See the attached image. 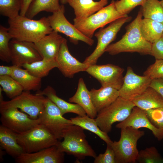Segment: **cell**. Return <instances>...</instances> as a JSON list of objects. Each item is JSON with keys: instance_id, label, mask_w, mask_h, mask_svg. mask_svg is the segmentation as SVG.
Returning a JSON list of instances; mask_svg holds the SVG:
<instances>
[{"instance_id": "obj_38", "label": "cell", "mask_w": 163, "mask_h": 163, "mask_svg": "<svg viewBox=\"0 0 163 163\" xmlns=\"http://www.w3.org/2000/svg\"><path fill=\"white\" fill-rule=\"evenodd\" d=\"M145 111L148 118L152 123L157 128L163 129V107Z\"/></svg>"}, {"instance_id": "obj_31", "label": "cell", "mask_w": 163, "mask_h": 163, "mask_svg": "<svg viewBox=\"0 0 163 163\" xmlns=\"http://www.w3.org/2000/svg\"><path fill=\"white\" fill-rule=\"evenodd\" d=\"M144 18L163 23V8L158 0H146L140 9Z\"/></svg>"}, {"instance_id": "obj_11", "label": "cell", "mask_w": 163, "mask_h": 163, "mask_svg": "<svg viewBox=\"0 0 163 163\" xmlns=\"http://www.w3.org/2000/svg\"><path fill=\"white\" fill-rule=\"evenodd\" d=\"M65 11L64 6L62 4L58 11L47 17L53 30L66 35L70 41L75 44H77L80 41L90 46L93 45L94 40L84 35L74 24L69 22L65 16Z\"/></svg>"}, {"instance_id": "obj_1", "label": "cell", "mask_w": 163, "mask_h": 163, "mask_svg": "<svg viewBox=\"0 0 163 163\" xmlns=\"http://www.w3.org/2000/svg\"><path fill=\"white\" fill-rule=\"evenodd\" d=\"M8 23L12 38L19 41L34 43L53 30L47 17L34 20L19 14L8 18Z\"/></svg>"}, {"instance_id": "obj_3", "label": "cell", "mask_w": 163, "mask_h": 163, "mask_svg": "<svg viewBox=\"0 0 163 163\" xmlns=\"http://www.w3.org/2000/svg\"><path fill=\"white\" fill-rule=\"evenodd\" d=\"M84 130L77 125L69 126L63 131V140L59 141L57 146L62 152L79 160L87 157L94 158L96 154L86 139Z\"/></svg>"}, {"instance_id": "obj_40", "label": "cell", "mask_w": 163, "mask_h": 163, "mask_svg": "<svg viewBox=\"0 0 163 163\" xmlns=\"http://www.w3.org/2000/svg\"><path fill=\"white\" fill-rule=\"evenodd\" d=\"M151 55L155 59H163V38L161 37L152 44Z\"/></svg>"}, {"instance_id": "obj_9", "label": "cell", "mask_w": 163, "mask_h": 163, "mask_svg": "<svg viewBox=\"0 0 163 163\" xmlns=\"http://www.w3.org/2000/svg\"><path fill=\"white\" fill-rule=\"evenodd\" d=\"M46 97L44 107L39 117L40 124L60 140L63 139L64 130L73 124L71 120L63 117L57 106Z\"/></svg>"}, {"instance_id": "obj_26", "label": "cell", "mask_w": 163, "mask_h": 163, "mask_svg": "<svg viewBox=\"0 0 163 163\" xmlns=\"http://www.w3.org/2000/svg\"><path fill=\"white\" fill-rule=\"evenodd\" d=\"M12 66L11 76L20 84L24 91L40 90L41 85V78L32 75L26 69Z\"/></svg>"}, {"instance_id": "obj_19", "label": "cell", "mask_w": 163, "mask_h": 163, "mask_svg": "<svg viewBox=\"0 0 163 163\" xmlns=\"http://www.w3.org/2000/svg\"><path fill=\"white\" fill-rule=\"evenodd\" d=\"M65 39L58 32L53 30L34 44L43 58L56 60L61 45Z\"/></svg>"}, {"instance_id": "obj_10", "label": "cell", "mask_w": 163, "mask_h": 163, "mask_svg": "<svg viewBox=\"0 0 163 163\" xmlns=\"http://www.w3.org/2000/svg\"><path fill=\"white\" fill-rule=\"evenodd\" d=\"M46 97L24 91L10 101L0 102V110L10 108L20 109L33 119H38L44 107Z\"/></svg>"}, {"instance_id": "obj_13", "label": "cell", "mask_w": 163, "mask_h": 163, "mask_svg": "<svg viewBox=\"0 0 163 163\" xmlns=\"http://www.w3.org/2000/svg\"><path fill=\"white\" fill-rule=\"evenodd\" d=\"M0 112L1 124L18 134L25 132L40 124L39 118L32 119L17 108L0 110Z\"/></svg>"}, {"instance_id": "obj_35", "label": "cell", "mask_w": 163, "mask_h": 163, "mask_svg": "<svg viewBox=\"0 0 163 163\" xmlns=\"http://www.w3.org/2000/svg\"><path fill=\"white\" fill-rule=\"evenodd\" d=\"M136 162L140 163H163V158L154 146L139 152Z\"/></svg>"}, {"instance_id": "obj_21", "label": "cell", "mask_w": 163, "mask_h": 163, "mask_svg": "<svg viewBox=\"0 0 163 163\" xmlns=\"http://www.w3.org/2000/svg\"><path fill=\"white\" fill-rule=\"evenodd\" d=\"M91 100L97 112L108 106L120 96L119 90L110 87H102L90 91Z\"/></svg>"}, {"instance_id": "obj_41", "label": "cell", "mask_w": 163, "mask_h": 163, "mask_svg": "<svg viewBox=\"0 0 163 163\" xmlns=\"http://www.w3.org/2000/svg\"><path fill=\"white\" fill-rule=\"evenodd\" d=\"M149 87L155 89L163 98V78L152 80Z\"/></svg>"}, {"instance_id": "obj_32", "label": "cell", "mask_w": 163, "mask_h": 163, "mask_svg": "<svg viewBox=\"0 0 163 163\" xmlns=\"http://www.w3.org/2000/svg\"><path fill=\"white\" fill-rule=\"evenodd\" d=\"M0 85L3 91L11 99L20 94L24 91L22 87L11 76H0Z\"/></svg>"}, {"instance_id": "obj_46", "label": "cell", "mask_w": 163, "mask_h": 163, "mask_svg": "<svg viewBox=\"0 0 163 163\" xmlns=\"http://www.w3.org/2000/svg\"><path fill=\"white\" fill-rule=\"evenodd\" d=\"M160 2L161 4V5L162 8H163V0H161V1H160Z\"/></svg>"}, {"instance_id": "obj_5", "label": "cell", "mask_w": 163, "mask_h": 163, "mask_svg": "<svg viewBox=\"0 0 163 163\" xmlns=\"http://www.w3.org/2000/svg\"><path fill=\"white\" fill-rule=\"evenodd\" d=\"M127 15L120 14L116 9L115 1L112 0L109 5L87 18H75L74 24L84 35L92 38L97 29L103 28L117 19Z\"/></svg>"}, {"instance_id": "obj_25", "label": "cell", "mask_w": 163, "mask_h": 163, "mask_svg": "<svg viewBox=\"0 0 163 163\" xmlns=\"http://www.w3.org/2000/svg\"><path fill=\"white\" fill-rule=\"evenodd\" d=\"M132 101L135 106L145 111L163 107V98L156 91L150 87Z\"/></svg>"}, {"instance_id": "obj_47", "label": "cell", "mask_w": 163, "mask_h": 163, "mask_svg": "<svg viewBox=\"0 0 163 163\" xmlns=\"http://www.w3.org/2000/svg\"><path fill=\"white\" fill-rule=\"evenodd\" d=\"M162 37L163 38V34H162Z\"/></svg>"}, {"instance_id": "obj_36", "label": "cell", "mask_w": 163, "mask_h": 163, "mask_svg": "<svg viewBox=\"0 0 163 163\" xmlns=\"http://www.w3.org/2000/svg\"><path fill=\"white\" fill-rule=\"evenodd\" d=\"M146 0H120L115 1L117 11L121 14L127 15L135 8L142 5Z\"/></svg>"}, {"instance_id": "obj_34", "label": "cell", "mask_w": 163, "mask_h": 163, "mask_svg": "<svg viewBox=\"0 0 163 163\" xmlns=\"http://www.w3.org/2000/svg\"><path fill=\"white\" fill-rule=\"evenodd\" d=\"M21 7V0H0V14L8 18L19 15Z\"/></svg>"}, {"instance_id": "obj_28", "label": "cell", "mask_w": 163, "mask_h": 163, "mask_svg": "<svg viewBox=\"0 0 163 163\" xmlns=\"http://www.w3.org/2000/svg\"><path fill=\"white\" fill-rule=\"evenodd\" d=\"M70 119L73 125L80 126L84 129L90 131L95 134L104 141L107 145H110L112 141L107 133L102 131L98 126L95 119L87 115L84 116H78L71 118Z\"/></svg>"}, {"instance_id": "obj_7", "label": "cell", "mask_w": 163, "mask_h": 163, "mask_svg": "<svg viewBox=\"0 0 163 163\" xmlns=\"http://www.w3.org/2000/svg\"><path fill=\"white\" fill-rule=\"evenodd\" d=\"M16 136L24 153L34 152L57 145L59 141L40 124L24 133H16Z\"/></svg>"}, {"instance_id": "obj_18", "label": "cell", "mask_w": 163, "mask_h": 163, "mask_svg": "<svg viewBox=\"0 0 163 163\" xmlns=\"http://www.w3.org/2000/svg\"><path fill=\"white\" fill-rule=\"evenodd\" d=\"M128 127L135 129H148L158 140L163 139V129L154 126L148 118L145 111L136 106L134 107L130 114L125 120L116 126L117 128L120 129Z\"/></svg>"}, {"instance_id": "obj_16", "label": "cell", "mask_w": 163, "mask_h": 163, "mask_svg": "<svg viewBox=\"0 0 163 163\" xmlns=\"http://www.w3.org/2000/svg\"><path fill=\"white\" fill-rule=\"evenodd\" d=\"M56 60L57 68L65 77L68 78L73 77L77 73L86 71L89 66L87 63L80 62L70 54L66 39L61 45Z\"/></svg>"}, {"instance_id": "obj_24", "label": "cell", "mask_w": 163, "mask_h": 163, "mask_svg": "<svg viewBox=\"0 0 163 163\" xmlns=\"http://www.w3.org/2000/svg\"><path fill=\"white\" fill-rule=\"evenodd\" d=\"M0 145L8 155L15 158L24 153L18 142L16 133L2 124L0 126Z\"/></svg>"}, {"instance_id": "obj_22", "label": "cell", "mask_w": 163, "mask_h": 163, "mask_svg": "<svg viewBox=\"0 0 163 163\" xmlns=\"http://www.w3.org/2000/svg\"><path fill=\"white\" fill-rule=\"evenodd\" d=\"M68 3L73 8L75 18L83 19L95 13L104 7L108 0H69Z\"/></svg>"}, {"instance_id": "obj_43", "label": "cell", "mask_w": 163, "mask_h": 163, "mask_svg": "<svg viewBox=\"0 0 163 163\" xmlns=\"http://www.w3.org/2000/svg\"><path fill=\"white\" fill-rule=\"evenodd\" d=\"M13 70V66H0V76L8 75L11 76Z\"/></svg>"}, {"instance_id": "obj_42", "label": "cell", "mask_w": 163, "mask_h": 163, "mask_svg": "<svg viewBox=\"0 0 163 163\" xmlns=\"http://www.w3.org/2000/svg\"><path fill=\"white\" fill-rule=\"evenodd\" d=\"M34 0H21V7L20 14L24 16L29 8L31 4Z\"/></svg>"}, {"instance_id": "obj_33", "label": "cell", "mask_w": 163, "mask_h": 163, "mask_svg": "<svg viewBox=\"0 0 163 163\" xmlns=\"http://www.w3.org/2000/svg\"><path fill=\"white\" fill-rule=\"evenodd\" d=\"M12 37L8 28L0 26V59L6 62H11L10 42Z\"/></svg>"}, {"instance_id": "obj_29", "label": "cell", "mask_w": 163, "mask_h": 163, "mask_svg": "<svg viewBox=\"0 0 163 163\" xmlns=\"http://www.w3.org/2000/svg\"><path fill=\"white\" fill-rule=\"evenodd\" d=\"M22 67L32 75L41 78L47 76L53 69L57 68L58 65L56 60L43 58L31 63L24 64Z\"/></svg>"}, {"instance_id": "obj_17", "label": "cell", "mask_w": 163, "mask_h": 163, "mask_svg": "<svg viewBox=\"0 0 163 163\" xmlns=\"http://www.w3.org/2000/svg\"><path fill=\"white\" fill-rule=\"evenodd\" d=\"M64 152L57 145L37 152L24 153L15 158L17 163H62L64 161Z\"/></svg>"}, {"instance_id": "obj_6", "label": "cell", "mask_w": 163, "mask_h": 163, "mask_svg": "<svg viewBox=\"0 0 163 163\" xmlns=\"http://www.w3.org/2000/svg\"><path fill=\"white\" fill-rule=\"evenodd\" d=\"M135 106L132 101L119 96L111 104L97 113L95 121L101 130L108 133L111 131L113 124L125 120Z\"/></svg>"}, {"instance_id": "obj_45", "label": "cell", "mask_w": 163, "mask_h": 163, "mask_svg": "<svg viewBox=\"0 0 163 163\" xmlns=\"http://www.w3.org/2000/svg\"><path fill=\"white\" fill-rule=\"evenodd\" d=\"M69 0H60L61 3L62 5L65 4L68 2Z\"/></svg>"}, {"instance_id": "obj_44", "label": "cell", "mask_w": 163, "mask_h": 163, "mask_svg": "<svg viewBox=\"0 0 163 163\" xmlns=\"http://www.w3.org/2000/svg\"><path fill=\"white\" fill-rule=\"evenodd\" d=\"M3 91L1 87H0V102L3 101V97L2 94V91Z\"/></svg>"}, {"instance_id": "obj_39", "label": "cell", "mask_w": 163, "mask_h": 163, "mask_svg": "<svg viewBox=\"0 0 163 163\" xmlns=\"http://www.w3.org/2000/svg\"><path fill=\"white\" fill-rule=\"evenodd\" d=\"M94 163H116L114 152L110 145H107L105 151L94 158Z\"/></svg>"}, {"instance_id": "obj_23", "label": "cell", "mask_w": 163, "mask_h": 163, "mask_svg": "<svg viewBox=\"0 0 163 163\" xmlns=\"http://www.w3.org/2000/svg\"><path fill=\"white\" fill-rule=\"evenodd\" d=\"M36 94L46 96L51 101L59 108L62 115L69 113L82 116L87 115L85 110L78 104L67 102L58 96L54 89L50 86L42 91H38Z\"/></svg>"}, {"instance_id": "obj_30", "label": "cell", "mask_w": 163, "mask_h": 163, "mask_svg": "<svg viewBox=\"0 0 163 163\" xmlns=\"http://www.w3.org/2000/svg\"><path fill=\"white\" fill-rule=\"evenodd\" d=\"M60 0H34L30 5L25 16L32 19L39 13L45 11L53 13L60 8Z\"/></svg>"}, {"instance_id": "obj_15", "label": "cell", "mask_w": 163, "mask_h": 163, "mask_svg": "<svg viewBox=\"0 0 163 163\" xmlns=\"http://www.w3.org/2000/svg\"><path fill=\"white\" fill-rule=\"evenodd\" d=\"M9 45L13 65L21 67L24 64L31 63L43 59L34 43L12 39Z\"/></svg>"}, {"instance_id": "obj_14", "label": "cell", "mask_w": 163, "mask_h": 163, "mask_svg": "<svg viewBox=\"0 0 163 163\" xmlns=\"http://www.w3.org/2000/svg\"><path fill=\"white\" fill-rule=\"evenodd\" d=\"M152 80L148 77L137 75L130 66L127 68L123 85L119 90L120 96L132 101L149 87Z\"/></svg>"}, {"instance_id": "obj_2", "label": "cell", "mask_w": 163, "mask_h": 163, "mask_svg": "<svg viewBox=\"0 0 163 163\" xmlns=\"http://www.w3.org/2000/svg\"><path fill=\"white\" fill-rule=\"evenodd\" d=\"M142 15L140 9L135 18L126 27V32L116 42L110 44L105 52L112 55L123 52H137L151 55L152 43L145 40L140 29Z\"/></svg>"}, {"instance_id": "obj_20", "label": "cell", "mask_w": 163, "mask_h": 163, "mask_svg": "<svg viewBox=\"0 0 163 163\" xmlns=\"http://www.w3.org/2000/svg\"><path fill=\"white\" fill-rule=\"evenodd\" d=\"M68 101L79 105L89 117L94 119L96 117L97 112L93 103L90 91L88 89L82 78L79 79L76 91Z\"/></svg>"}, {"instance_id": "obj_37", "label": "cell", "mask_w": 163, "mask_h": 163, "mask_svg": "<svg viewBox=\"0 0 163 163\" xmlns=\"http://www.w3.org/2000/svg\"><path fill=\"white\" fill-rule=\"evenodd\" d=\"M143 75L152 80L163 78V59H155V62L149 66L144 72Z\"/></svg>"}, {"instance_id": "obj_8", "label": "cell", "mask_w": 163, "mask_h": 163, "mask_svg": "<svg viewBox=\"0 0 163 163\" xmlns=\"http://www.w3.org/2000/svg\"><path fill=\"white\" fill-rule=\"evenodd\" d=\"M131 19L132 17L128 15L120 18L110 23L106 27L101 28L95 33L94 36L97 39V46L93 52L83 62L89 66L96 64L98 59L105 52L107 47L115 40L122 26Z\"/></svg>"}, {"instance_id": "obj_12", "label": "cell", "mask_w": 163, "mask_h": 163, "mask_svg": "<svg viewBox=\"0 0 163 163\" xmlns=\"http://www.w3.org/2000/svg\"><path fill=\"white\" fill-rule=\"evenodd\" d=\"M124 71L118 66L108 64L90 66L86 72L97 79L101 86L110 87L119 90L123 83Z\"/></svg>"}, {"instance_id": "obj_4", "label": "cell", "mask_w": 163, "mask_h": 163, "mask_svg": "<svg viewBox=\"0 0 163 163\" xmlns=\"http://www.w3.org/2000/svg\"><path fill=\"white\" fill-rule=\"evenodd\" d=\"M120 129L119 140L110 144L115 154L116 163H135L139 152L137 141L145 132L130 127Z\"/></svg>"}, {"instance_id": "obj_27", "label": "cell", "mask_w": 163, "mask_h": 163, "mask_svg": "<svg viewBox=\"0 0 163 163\" xmlns=\"http://www.w3.org/2000/svg\"><path fill=\"white\" fill-rule=\"evenodd\" d=\"M140 29L144 38L152 43L162 37L163 23L149 19L142 18Z\"/></svg>"}]
</instances>
